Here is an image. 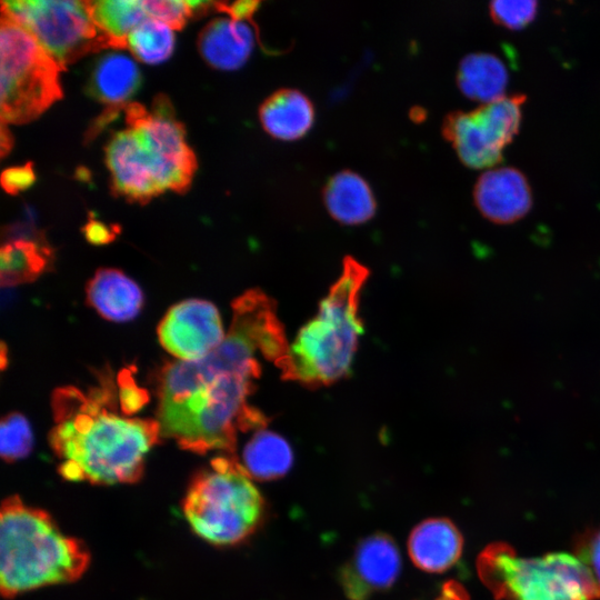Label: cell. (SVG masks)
Returning a JSON list of instances; mask_svg holds the SVG:
<instances>
[{
	"mask_svg": "<svg viewBox=\"0 0 600 600\" xmlns=\"http://www.w3.org/2000/svg\"><path fill=\"white\" fill-rule=\"evenodd\" d=\"M223 341L196 361L171 362L160 374L161 434L194 453L234 456L237 432L262 429L267 418L248 397L261 369L258 356L281 367L289 346L274 302L252 289L233 300Z\"/></svg>",
	"mask_w": 600,
	"mask_h": 600,
	"instance_id": "1",
	"label": "cell"
},
{
	"mask_svg": "<svg viewBox=\"0 0 600 600\" xmlns=\"http://www.w3.org/2000/svg\"><path fill=\"white\" fill-rule=\"evenodd\" d=\"M114 393L111 379L87 394L74 387L54 390L49 443L63 479L110 486L133 483L142 477L146 457L159 443L161 428L158 420L119 416Z\"/></svg>",
	"mask_w": 600,
	"mask_h": 600,
	"instance_id": "2",
	"label": "cell"
},
{
	"mask_svg": "<svg viewBox=\"0 0 600 600\" xmlns=\"http://www.w3.org/2000/svg\"><path fill=\"white\" fill-rule=\"evenodd\" d=\"M89 562L86 544L64 534L47 511L24 504L18 496L2 501L0 590L4 598L73 582Z\"/></svg>",
	"mask_w": 600,
	"mask_h": 600,
	"instance_id": "3",
	"label": "cell"
},
{
	"mask_svg": "<svg viewBox=\"0 0 600 600\" xmlns=\"http://www.w3.org/2000/svg\"><path fill=\"white\" fill-rule=\"evenodd\" d=\"M368 277L363 264L344 258L342 272L321 301L317 316L300 329L289 347L279 368L284 380L321 387L350 372L363 332L359 303Z\"/></svg>",
	"mask_w": 600,
	"mask_h": 600,
	"instance_id": "4",
	"label": "cell"
},
{
	"mask_svg": "<svg viewBox=\"0 0 600 600\" xmlns=\"http://www.w3.org/2000/svg\"><path fill=\"white\" fill-rule=\"evenodd\" d=\"M182 510L192 530L216 546L247 540L261 524L264 501L234 456L211 460L188 484Z\"/></svg>",
	"mask_w": 600,
	"mask_h": 600,
	"instance_id": "5",
	"label": "cell"
},
{
	"mask_svg": "<svg viewBox=\"0 0 600 600\" xmlns=\"http://www.w3.org/2000/svg\"><path fill=\"white\" fill-rule=\"evenodd\" d=\"M477 568L498 600L598 599L591 572L568 553L522 558L509 544L496 542L480 553Z\"/></svg>",
	"mask_w": 600,
	"mask_h": 600,
	"instance_id": "6",
	"label": "cell"
},
{
	"mask_svg": "<svg viewBox=\"0 0 600 600\" xmlns=\"http://www.w3.org/2000/svg\"><path fill=\"white\" fill-rule=\"evenodd\" d=\"M62 69L40 43L9 16L0 19V118L22 124L62 97Z\"/></svg>",
	"mask_w": 600,
	"mask_h": 600,
	"instance_id": "7",
	"label": "cell"
},
{
	"mask_svg": "<svg viewBox=\"0 0 600 600\" xmlns=\"http://www.w3.org/2000/svg\"><path fill=\"white\" fill-rule=\"evenodd\" d=\"M0 4L1 13L24 28L62 70L88 53L112 48L94 22L89 1L2 0Z\"/></svg>",
	"mask_w": 600,
	"mask_h": 600,
	"instance_id": "8",
	"label": "cell"
},
{
	"mask_svg": "<svg viewBox=\"0 0 600 600\" xmlns=\"http://www.w3.org/2000/svg\"><path fill=\"white\" fill-rule=\"evenodd\" d=\"M123 111L127 128L150 154L163 191L184 193L196 172L197 159L170 99L160 93L154 97L150 110L130 102Z\"/></svg>",
	"mask_w": 600,
	"mask_h": 600,
	"instance_id": "9",
	"label": "cell"
},
{
	"mask_svg": "<svg viewBox=\"0 0 600 600\" xmlns=\"http://www.w3.org/2000/svg\"><path fill=\"white\" fill-rule=\"evenodd\" d=\"M524 100L523 94L504 96L472 111L446 117L443 136L463 164L486 169L501 161L503 149L520 128Z\"/></svg>",
	"mask_w": 600,
	"mask_h": 600,
	"instance_id": "10",
	"label": "cell"
},
{
	"mask_svg": "<svg viewBox=\"0 0 600 600\" xmlns=\"http://www.w3.org/2000/svg\"><path fill=\"white\" fill-rule=\"evenodd\" d=\"M158 336L161 346L181 361L204 358L226 337L217 308L200 299L172 306L159 324Z\"/></svg>",
	"mask_w": 600,
	"mask_h": 600,
	"instance_id": "11",
	"label": "cell"
},
{
	"mask_svg": "<svg viewBox=\"0 0 600 600\" xmlns=\"http://www.w3.org/2000/svg\"><path fill=\"white\" fill-rule=\"evenodd\" d=\"M401 569L399 549L391 537L376 533L364 538L339 573L340 584L350 600H367L390 588Z\"/></svg>",
	"mask_w": 600,
	"mask_h": 600,
	"instance_id": "12",
	"label": "cell"
},
{
	"mask_svg": "<svg viewBox=\"0 0 600 600\" xmlns=\"http://www.w3.org/2000/svg\"><path fill=\"white\" fill-rule=\"evenodd\" d=\"M104 152L116 197L146 204L164 192L150 154L129 128L113 133Z\"/></svg>",
	"mask_w": 600,
	"mask_h": 600,
	"instance_id": "13",
	"label": "cell"
},
{
	"mask_svg": "<svg viewBox=\"0 0 600 600\" xmlns=\"http://www.w3.org/2000/svg\"><path fill=\"white\" fill-rule=\"evenodd\" d=\"M473 199L483 217L501 224L523 218L532 206L527 178L511 167L484 171L474 186Z\"/></svg>",
	"mask_w": 600,
	"mask_h": 600,
	"instance_id": "14",
	"label": "cell"
},
{
	"mask_svg": "<svg viewBox=\"0 0 600 600\" xmlns=\"http://www.w3.org/2000/svg\"><path fill=\"white\" fill-rule=\"evenodd\" d=\"M254 33L251 26L242 20L216 18L199 33L198 51L203 60L218 70H236L249 59Z\"/></svg>",
	"mask_w": 600,
	"mask_h": 600,
	"instance_id": "15",
	"label": "cell"
},
{
	"mask_svg": "<svg viewBox=\"0 0 600 600\" xmlns=\"http://www.w3.org/2000/svg\"><path fill=\"white\" fill-rule=\"evenodd\" d=\"M463 540L457 527L446 518H431L419 523L408 540L412 562L428 572H443L462 553Z\"/></svg>",
	"mask_w": 600,
	"mask_h": 600,
	"instance_id": "16",
	"label": "cell"
},
{
	"mask_svg": "<svg viewBox=\"0 0 600 600\" xmlns=\"http://www.w3.org/2000/svg\"><path fill=\"white\" fill-rule=\"evenodd\" d=\"M141 84V73L136 62L123 53L101 54L93 63L87 91L106 110L118 113L130 103V98Z\"/></svg>",
	"mask_w": 600,
	"mask_h": 600,
	"instance_id": "17",
	"label": "cell"
},
{
	"mask_svg": "<svg viewBox=\"0 0 600 600\" xmlns=\"http://www.w3.org/2000/svg\"><path fill=\"white\" fill-rule=\"evenodd\" d=\"M87 301L104 319L122 322L138 316L143 294L139 286L120 270L101 268L87 286Z\"/></svg>",
	"mask_w": 600,
	"mask_h": 600,
	"instance_id": "18",
	"label": "cell"
},
{
	"mask_svg": "<svg viewBox=\"0 0 600 600\" xmlns=\"http://www.w3.org/2000/svg\"><path fill=\"white\" fill-rule=\"evenodd\" d=\"M260 122L271 137L292 141L304 136L313 124L314 108L310 99L297 89H280L259 108Z\"/></svg>",
	"mask_w": 600,
	"mask_h": 600,
	"instance_id": "19",
	"label": "cell"
},
{
	"mask_svg": "<svg viewBox=\"0 0 600 600\" xmlns=\"http://www.w3.org/2000/svg\"><path fill=\"white\" fill-rule=\"evenodd\" d=\"M324 204L333 219L359 224L372 218L376 200L368 182L358 173L343 170L330 178L323 190Z\"/></svg>",
	"mask_w": 600,
	"mask_h": 600,
	"instance_id": "20",
	"label": "cell"
},
{
	"mask_svg": "<svg viewBox=\"0 0 600 600\" xmlns=\"http://www.w3.org/2000/svg\"><path fill=\"white\" fill-rule=\"evenodd\" d=\"M457 82L466 97L488 103L506 96L508 69L493 53H470L459 64Z\"/></svg>",
	"mask_w": 600,
	"mask_h": 600,
	"instance_id": "21",
	"label": "cell"
},
{
	"mask_svg": "<svg viewBox=\"0 0 600 600\" xmlns=\"http://www.w3.org/2000/svg\"><path fill=\"white\" fill-rule=\"evenodd\" d=\"M51 259V249L43 240H4L0 250L1 284L14 286L34 281L47 270Z\"/></svg>",
	"mask_w": 600,
	"mask_h": 600,
	"instance_id": "22",
	"label": "cell"
},
{
	"mask_svg": "<svg viewBox=\"0 0 600 600\" xmlns=\"http://www.w3.org/2000/svg\"><path fill=\"white\" fill-rule=\"evenodd\" d=\"M242 460L252 479L266 481L284 476L292 466L293 454L284 438L260 430L246 444Z\"/></svg>",
	"mask_w": 600,
	"mask_h": 600,
	"instance_id": "23",
	"label": "cell"
},
{
	"mask_svg": "<svg viewBox=\"0 0 600 600\" xmlns=\"http://www.w3.org/2000/svg\"><path fill=\"white\" fill-rule=\"evenodd\" d=\"M92 18L113 49H127L129 33L149 17L140 0L89 1Z\"/></svg>",
	"mask_w": 600,
	"mask_h": 600,
	"instance_id": "24",
	"label": "cell"
},
{
	"mask_svg": "<svg viewBox=\"0 0 600 600\" xmlns=\"http://www.w3.org/2000/svg\"><path fill=\"white\" fill-rule=\"evenodd\" d=\"M174 48L172 29L166 23L148 18L127 38V49L141 62L157 64L166 61Z\"/></svg>",
	"mask_w": 600,
	"mask_h": 600,
	"instance_id": "25",
	"label": "cell"
},
{
	"mask_svg": "<svg viewBox=\"0 0 600 600\" xmlns=\"http://www.w3.org/2000/svg\"><path fill=\"white\" fill-rule=\"evenodd\" d=\"M33 446L30 424L24 416L11 412L0 423V453L4 461L13 462L27 457Z\"/></svg>",
	"mask_w": 600,
	"mask_h": 600,
	"instance_id": "26",
	"label": "cell"
},
{
	"mask_svg": "<svg viewBox=\"0 0 600 600\" xmlns=\"http://www.w3.org/2000/svg\"><path fill=\"white\" fill-rule=\"evenodd\" d=\"M490 16L500 26L508 29H520L529 24L536 17L538 2L532 0L492 1Z\"/></svg>",
	"mask_w": 600,
	"mask_h": 600,
	"instance_id": "27",
	"label": "cell"
},
{
	"mask_svg": "<svg viewBox=\"0 0 600 600\" xmlns=\"http://www.w3.org/2000/svg\"><path fill=\"white\" fill-rule=\"evenodd\" d=\"M141 4L150 18L166 23L171 29H182L188 19L192 18L188 1L144 0Z\"/></svg>",
	"mask_w": 600,
	"mask_h": 600,
	"instance_id": "28",
	"label": "cell"
},
{
	"mask_svg": "<svg viewBox=\"0 0 600 600\" xmlns=\"http://www.w3.org/2000/svg\"><path fill=\"white\" fill-rule=\"evenodd\" d=\"M576 553L591 572L600 600V529L580 536L576 542Z\"/></svg>",
	"mask_w": 600,
	"mask_h": 600,
	"instance_id": "29",
	"label": "cell"
},
{
	"mask_svg": "<svg viewBox=\"0 0 600 600\" xmlns=\"http://www.w3.org/2000/svg\"><path fill=\"white\" fill-rule=\"evenodd\" d=\"M117 380L122 412L127 416L133 414L148 402L149 396L136 384L132 373L127 369L119 372Z\"/></svg>",
	"mask_w": 600,
	"mask_h": 600,
	"instance_id": "30",
	"label": "cell"
},
{
	"mask_svg": "<svg viewBox=\"0 0 600 600\" xmlns=\"http://www.w3.org/2000/svg\"><path fill=\"white\" fill-rule=\"evenodd\" d=\"M0 180L6 192L18 194L29 188L36 180L32 163L28 162L23 166L11 167L3 170Z\"/></svg>",
	"mask_w": 600,
	"mask_h": 600,
	"instance_id": "31",
	"label": "cell"
},
{
	"mask_svg": "<svg viewBox=\"0 0 600 600\" xmlns=\"http://www.w3.org/2000/svg\"><path fill=\"white\" fill-rule=\"evenodd\" d=\"M86 239L93 244H104L116 239L119 229L101 221L90 219L82 228Z\"/></svg>",
	"mask_w": 600,
	"mask_h": 600,
	"instance_id": "32",
	"label": "cell"
},
{
	"mask_svg": "<svg viewBox=\"0 0 600 600\" xmlns=\"http://www.w3.org/2000/svg\"><path fill=\"white\" fill-rule=\"evenodd\" d=\"M258 7V1L242 0L231 3L216 1V11L226 12L230 18L242 21L251 20Z\"/></svg>",
	"mask_w": 600,
	"mask_h": 600,
	"instance_id": "33",
	"label": "cell"
},
{
	"mask_svg": "<svg viewBox=\"0 0 600 600\" xmlns=\"http://www.w3.org/2000/svg\"><path fill=\"white\" fill-rule=\"evenodd\" d=\"M436 600H469V594L459 582L447 581Z\"/></svg>",
	"mask_w": 600,
	"mask_h": 600,
	"instance_id": "34",
	"label": "cell"
},
{
	"mask_svg": "<svg viewBox=\"0 0 600 600\" xmlns=\"http://www.w3.org/2000/svg\"><path fill=\"white\" fill-rule=\"evenodd\" d=\"M0 129V153L3 158L7 153L10 152L13 144L12 136L9 131V128L6 122L1 121Z\"/></svg>",
	"mask_w": 600,
	"mask_h": 600,
	"instance_id": "35",
	"label": "cell"
},
{
	"mask_svg": "<svg viewBox=\"0 0 600 600\" xmlns=\"http://www.w3.org/2000/svg\"><path fill=\"white\" fill-rule=\"evenodd\" d=\"M1 350H2L1 351V359H2L1 368L4 369V366H6V362H4V360H6V352H4L6 351V344L4 343H2Z\"/></svg>",
	"mask_w": 600,
	"mask_h": 600,
	"instance_id": "36",
	"label": "cell"
}]
</instances>
